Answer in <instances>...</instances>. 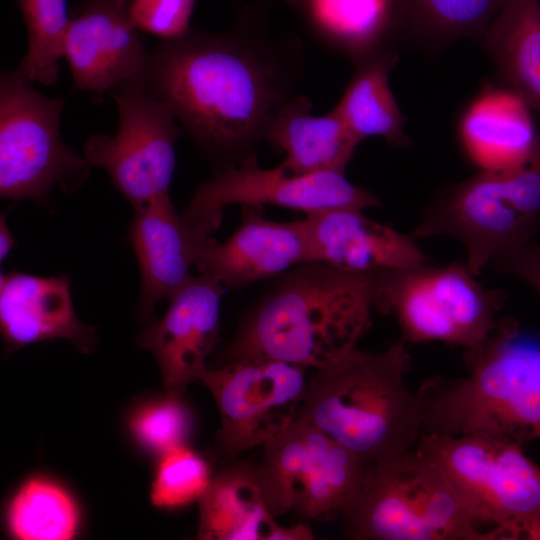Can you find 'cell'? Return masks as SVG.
<instances>
[{"mask_svg":"<svg viewBox=\"0 0 540 540\" xmlns=\"http://www.w3.org/2000/svg\"><path fill=\"white\" fill-rule=\"evenodd\" d=\"M207 462L186 445L163 454L151 491L155 506L174 508L198 500L211 480Z\"/></svg>","mask_w":540,"mask_h":540,"instance_id":"cell-28","label":"cell"},{"mask_svg":"<svg viewBox=\"0 0 540 540\" xmlns=\"http://www.w3.org/2000/svg\"><path fill=\"white\" fill-rule=\"evenodd\" d=\"M134 437L147 449L165 454L185 445L192 430V415L181 396L151 401L137 409L129 422Z\"/></svg>","mask_w":540,"mask_h":540,"instance_id":"cell-29","label":"cell"},{"mask_svg":"<svg viewBox=\"0 0 540 540\" xmlns=\"http://www.w3.org/2000/svg\"><path fill=\"white\" fill-rule=\"evenodd\" d=\"M354 540H497L468 516L441 472L415 448L370 464L342 516Z\"/></svg>","mask_w":540,"mask_h":540,"instance_id":"cell-6","label":"cell"},{"mask_svg":"<svg viewBox=\"0 0 540 540\" xmlns=\"http://www.w3.org/2000/svg\"><path fill=\"white\" fill-rule=\"evenodd\" d=\"M373 309V273L301 263L282 274L242 320L221 363L270 358L319 368L356 347Z\"/></svg>","mask_w":540,"mask_h":540,"instance_id":"cell-2","label":"cell"},{"mask_svg":"<svg viewBox=\"0 0 540 540\" xmlns=\"http://www.w3.org/2000/svg\"><path fill=\"white\" fill-rule=\"evenodd\" d=\"M313 261L354 273L413 268L429 263L412 234L375 222L362 210L336 209L306 216Z\"/></svg>","mask_w":540,"mask_h":540,"instance_id":"cell-18","label":"cell"},{"mask_svg":"<svg viewBox=\"0 0 540 540\" xmlns=\"http://www.w3.org/2000/svg\"><path fill=\"white\" fill-rule=\"evenodd\" d=\"M197 501L198 539L266 540L276 523L253 464L235 463L223 469Z\"/></svg>","mask_w":540,"mask_h":540,"instance_id":"cell-22","label":"cell"},{"mask_svg":"<svg viewBox=\"0 0 540 540\" xmlns=\"http://www.w3.org/2000/svg\"><path fill=\"white\" fill-rule=\"evenodd\" d=\"M137 30L128 4L80 0L70 17L64 49L74 88L102 96L124 81L144 82L149 51Z\"/></svg>","mask_w":540,"mask_h":540,"instance_id":"cell-13","label":"cell"},{"mask_svg":"<svg viewBox=\"0 0 540 540\" xmlns=\"http://www.w3.org/2000/svg\"><path fill=\"white\" fill-rule=\"evenodd\" d=\"M0 329L11 351L55 338L69 340L82 352H91L96 344L94 329L75 313L66 276L1 274Z\"/></svg>","mask_w":540,"mask_h":540,"instance_id":"cell-17","label":"cell"},{"mask_svg":"<svg viewBox=\"0 0 540 540\" xmlns=\"http://www.w3.org/2000/svg\"><path fill=\"white\" fill-rule=\"evenodd\" d=\"M313 538V533L306 524L298 523L284 527L276 522L266 540H312Z\"/></svg>","mask_w":540,"mask_h":540,"instance_id":"cell-32","label":"cell"},{"mask_svg":"<svg viewBox=\"0 0 540 540\" xmlns=\"http://www.w3.org/2000/svg\"><path fill=\"white\" fill-rule=\"evenodd\" d=\"M322 434L295 418L285 431L263 445L257 474L274 518L293 510L311 477Z\"/></svg>","mask_w":540,"mask_h":540,"instance_id":"cell-24","label":"cell"},{"mask_svg":"<svg viewBox=\"0 0 540 540\" xmlns=\"http://www.w3.org/2000/svg\"><path fill=\"white\" fill-rule=\"evenodd\" d=\"M11 534L20 540H69L74 537L79 511L72 496L44 478L26 481L7 512Z\"/></svg>","mask_w":540,"mask_h":540,"instance_id":"cell-25","label":"cell"},{"mask_svg":"<svg viewBox=\"0 0 540 540\" xmlns=\"http://www.w3.org/2000/svg\"><path fill=\"white\" fill-rule=\"evenodd\" d=\"M540 219V145L524 164L480 171L440 188L421 212L412 235L448 236L466 249L479 275L493 259L531 241Z\"/></svg>","mask_w":540,"mask_h":540,"instance_id":"cell-5","label":"cell"},{"mask_svg":"<svg viewBox=\"0 0 540 540\" xmlns=\"http://www.w3.org/2000/svg\"><path fill=\"white\" fill-rule=\"evenodd\" d=\"M119 2L122 4H128V0H119Z\"/></svg>","mask_w":540,"mask_h":540,"instance_id":"cell-34","label":"cell"},{"mask_svg":"<svg viewBox=\"0 0 540 540\" xmlns=\"http://www.w3.org/2000/svg\"><path fill=\"white\" fill-rule=\"evenodd\" d=\"M353 60L355 71L334 108L360 142L380 136L394 147H407L411 140L404 132L406 119L389 86L397 52L385 43Z\"/></svg>","mask_w":540,"mask_h":540,"instance_id":"cell-23","label":"cell"},{"mask_svg":"<svg viewBox=\"0 0 540 540\" xmlns=\"http://www.w3.org/2000/svg\"><path fill=\"white\" fill-rule=\"evenodd\" d=\"M269 37L245 16L227 33L192 28L151 51L144 85L205 152L231 161L255 156L293 95L299 45Z\"/></svg>","mask_w":540,"mask_h":540,"instance_id":"cell-1","label":"cell"},{"mask_svg":"<svg viewBox=\"0 0 540 540\" xmlns=\"http://www.w3.org/2000/svg\"><path fill=\"white\" fill-rule=\"evenodd\" d=\"M194 5L195 0H132L128 11L138 30L170 40L189 31Z\"/></svg>","mask_w":540,"mask_h":540,"instance_id":"cell-30","label":"cell"},{"mask_svg":"<svg viewBox=\"0 0 540 540\" xmlns=\"http://www.w3.org/2000/svg\"><path fill=\"white\" fill-rule=\"evenodd\" d=\"M467 263H429L373 273L374 309L392 315L406 343L440 341L470 354L496 330L502 290L481 285Z\"/></svg>","mask_w":540,"mask_h":540,"instance_id":"cell-8","label":"cell"},{"mask_svg":"<svg viewBox=\"0 0 540 540\" xmlns=\"http://www.w3.org/2000/svg\"><path fill=\"white\" fill-rule=\"evenodd\" d=\"M265 140L286 157L281 163L293 173H344L360 141L333 108L315 116L308 97L285 102L272 118Z\"/></svg>","mask_w":540,"mask_h":540,"instance_id":"cell-20","label":"cell"},{"mask_svg":"<svg viewBox=\"0 0 540 540\" xmlns=\"http://www.w3.org/2000/svg\"><path fill=\"white\" fill-rule=\"evenodd\" d=\"M6 215L0 217V259L3 261L15 245L14 237L7 226Z\"/></svg>","mask_w":540,"mask_h":540,"instance_id":"cell-33","label":"cell"},{"mask_svg":"<svg viewBox=\"0 0 540 540\" xmlns=\"http://www.w3.org/2000/svg\"><path fill=\"white\" fill-rule=\"evenodd\" d=\"M483 44L502 86L526 104L540 133V0H509Z\"/></svg>","mask_w":540,"mask_h":540,"instance_id":"cell-21","label":"cell"},{"mask_svg":"<svg viewBox=\"0 0 540 540\" xmlns=\"http://www.w3.org/2000/svg\"><path fill=\"white\" fill-rule=\"evenodd\" d=\"M486 267L518 277L540 295V244L530 241L496 257Z\"/></svg>","mask_w":540,"mask_h":540,"instance_id":"cell-31","label":"cell"},{"mask_svg":"<svg viewBox=\"0 0 540 540\" xmlns=\"http://www.w3.org/2000/svg\"><path fill=\"white\" fill-rule=\"evenodd\" d=\"M402 1L403 0H397L398 4H399V10H400V7H401V4H402Z\"/></svg>","mask_w":540,"mask_h":540,"instance_id":"cell-35","label":"cell"},{"mask_svg":"<svg viewBox=\"0 0 540 540\" xmlns=\"http://www.w3.org/2000/svg\"><path fill=\"white\" fill-rule=\"evenodd\" d=\"M272 205L303 211L307 216L336 209L364 210L379 198L352 184L340 172L298 174L281 163L264 169L256 156L223 168L201 184L182 213L194 228L209 236L216 231L226 206Z\"/></svg>","mask_w":540,"mask_h":540,"instance_id":"cell-12","label":"cell"},{"mask_svg":"<svg viewBox=\"0 0 540 540\" xmlns=\"http://www.w3.org/2000/svg\"><path fill=\"white\" fill-rule=\"evenodd\" d=\"M224 289L214 277L192 275L169 298L163 317L139 335V345L156 357L166 393L182 396L207 369L219 337Z\"/></svg>","mask_w":540,"mask_h":540,"instance_id":"cell-14","label":"cell"},{"mask_svg":"<svg viewBox=\"0 0 540 540\" xmlns=\"http://www.w3.org/2000/svg\"><path fill=\"white\" fill-rule=\"evenodd\" d=\"M27 29V51L18 71L29 81L55 84L70 24L67 0H18Z\"/></svg>","mask_w":540,"mask_h":540,"instance_id":"cell-27","label":"cell"},{"mask_svg":"<svg viewBox=\"0 0 540 540\" xmlns=\"http://www.w3.org/2000/svg\"><path fill=\"white\" fill-rule=\"evenodd\" d=\"M109 94L118 108L113 135L90 136L83 156L104 169L118 191L137 209L169 194L175 146L184 131L172 110L153 96L144 82L128 80Z\"/></svg>","mask_w":540,"mask_h":540,"instance_id":"cell-10","label":"cell"},{"mask_svg":"<svg viewBox=\"0 0 540 540\" xmlns=\"http://www.w3.org/2000/svg\"><path fill=\"white\" fill-rule=\"evenodd\" d=\"M305 369L270 358H246L203 372L199 381L220 414L216 443L223 457L233 460L289 427L307 389Z\"/></svg>","mask_w":540,"mask_h":540,"instance_id":"cell-11","label":"cell"},{"mask_svg":"<svg viewBox=\"0 0 540 540\" xmlns=\"http://www.w3.org/2000/svg\"><path fill=\"white\" fill-rule=\"evenodd\" d=\"M17 70L0 77V196L44 203L60 187L76 190L88 178L91 164L62 141L63 98L34 89Z\"/></svg>","mask_w":540,"mask_h":540,"instance_id":"cell-9","label":"cell"},{"mask_svg":"<svg viewBox=\"0 0 540 540\" xmlns=\"http://www.w3.org/2000/svg\"><path fill=\"white\" fill-rule=\"evenodd\" d=\"M308 261L313 253L306 218L276 222L265 218L263 206L242 205L239 227L224 242L208 237L195 266L225 288H238Z\"/></svg>","mask_w":540,"mask_h":540,"instance_id":"cell-15","label":"cell"},{"mask_svg":"<svg viewBox=\"0 0 540 540\" xmlns=\"http://www.w3.org/2000/svg\"><path fill=\"white\" fill-rule=\"evenodd\" d=\"M406 345L400 339L381 352L355 347L316 368L295 418L368 464L414 449L422 410L418 393L404 379L411 367Z\"/></svg>","mask_w":540,"mask_h":540,"instance_id":"cell-3","label":"cell"},{"mask_svg":"<svg viewBox=\"0 0 540 540\" xmlns=\"http://www.w3.org/2000/svg\"><path fill=\"white\" fill-rule=\"evenodd\" d=\"M134 211L129 239L141 276L138 311L149 316L161 299H169L191 278V267L209 236L176 211L169 194Z\"/></svg>","mask_w":540,"mask_h":540,"instance_id":"cell-16","label":"cell"},{"mask_svg":"<svg viewBox=\"0 0 540 540\" xmlns=\"http://www.w3.org/2000/svg\"><path fill=\"white\" fill-rule=\"evenodd\" d=\"M509 0H403L399 19L421 39L449 43L483 37Z\"/></svg>","mask_w":540,"mask_h":540,"instance_id":"cell-26","label":"cell"},{"mask_svg":"<svg viewBox=\"0 0 540 540\" xmlns=\"http://www.w3.org/2000/svg\"><path fill=\"white\" fill-rule=\"evenodd\" d=\"M415 449L445 477L478 526L540 540V466L522 445L481 435H422Z\"/></svg>","mask_w":540,"mask_h":540,"instance_id":"cell-7","label":"cell"},{"mask_svg":"<svg viewBox=\"0 0 540 540\" xmlns=\"http://www.w3.org/2000/svg\"><path fill=\"white\" fill-rule=\"evenodd\" d=\"M458 138L480 171L509 169L533 155L538 129L526 104L505 87L486 86L464 109Z\"/></svg>","mask_w":540,"mask_h":540,"instance_id":"cell-19","label":"cell"},{"mask_svg":"<svg viewBox=\"0 0 540 540\" xmlns=\"http://www.w3.org/2000/svg\"><path fill=\"white\" fill-rule=\"evenodd\" d=\"M465 357L468 376L431 377L417 391L421 436L481 435L520 445L539 440L540 342L505 319Z\"/></svg>","mask_w":540,"mask_h":540,"instance_id":"cell-4","label":"cell"}]
</instances>
